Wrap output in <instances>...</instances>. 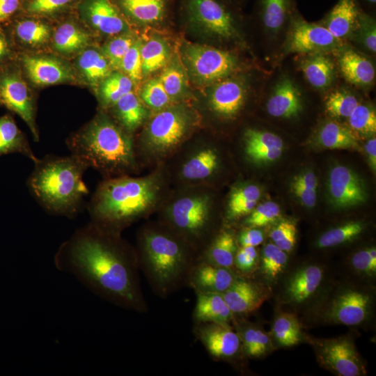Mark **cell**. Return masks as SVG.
Wrapping results in <instances>:
<instances>
[{
	"instance_id": "cell-1",
	"label": "cell",
	"mask_w": 376,
	"mask_h": 376,
	"mask_svg": "<svg viewBox=\"0 0 376 376\" xmlns=\"http://www.w3.org/2000/svg\"><path fill=\"white\" fill-rule=\"evenodd\" d=\"M120 235L91 222L59 246L54 265L104 301L146 313L148 307L141 287L136 250Z\"/></svg>"
},
{
	"instance_id": "cell-2",
	"label": "cell",
	"mask_w": 376,
	"mask_h": 376,
	"mask_svg": "<svg viewBox=\"0 0 376 376\" xmlns=\"http://www.w3.org/2000/svg\"><path fill=\"white\" fill-rule=\"evenodd\" d=\"M136 252L140 271L152 292L162 299L189 286L201 260L184 240L164 224L144 228Z\"/></svg>"
},
{
	"instance_id": "cell-3",
	"label": "cell",
	"mask_w": 376,
	"mask_h": 376,
	"mask_svg": "<svg viewBox=\"0 0 376 376\" xmlns=\"http://www.w3.org/2000/svg\"><path fill=\"white\" fill-rule=\"evenodd\" d=\"M34 164L27 185L35 199L48 212L75 216L88 194L83 180L88 165L73 155H48L38 159Z\"/></svg>"
},
{
	"instance_id": "cell-4",
	"label": "cell",
	"mask_w": 376,
	"mask_h": 376,
	"mask_svg": "<svg viewBox=\"0 0 376 376\" xmlns=\"http://www.w3.org/2000/svg\"><path fill=\"white\" fill-rule=\"evenodd\" d=\"M156 196L152 181L122 176L109 179L97 188L88 205L91 223L113 233L146 214Z\"/></svg>"
},
{
	"instance_id": "cell-5",
	"label": "cell",
	"mask_w": 376,
	"mask_h": 376,
	"mask_svg": "<svg viewBox=\"0 0 376 376\" xmlns=\"http://www.w3.org/2000/svg\"><path fill=\"white\" fill-rule=\"evenodd\" d=\"M71 155L104 174L132 168L134 158L131 138L104 113H98L67 140Z\"/></svg>"
},
{
	"instance_id": "cell-6",
	"label": "cell",
	"mask_w": 376,
	"mask_h": 376,
	"mask_svg": "<svg viewBox=\"0 0 376 376\" xmlns=\"http://www.w3.org/2000/svg\"><path fill=\"white\" fill-rule=\"evenodd\" d=\"M374 306L373 286L343 281L327 287L308 312L315 323L354 327L370 320Z\"/></svg>"
},
{
	"instance_id": "cell-7",
	"label": "cell",
	"mask_w": 376,
	"mask_h": 376,
	"mask_svg": "<svg viewBox=\"0 0 376 376\" xmlns=\"http://www.w3.org/2000/svg\"><path fill=\"white\" fill-rule=\"evenodd\" d=\"M184 240L201 257L214 235L209 198L185 196L170 207L164 224Z\"/></svg>"
},
{
	"instance_id": "cell-8",
	"label": "cell",
	"mask_w": 376,
	"mask_h": 376,
	"mask_svg": "<svg viewBox=\"0 0 376 376\" xmlns=\"http://www.w3.org/2000/svg\"><path fill=\"white\" fill-rule=\"evenodd\" d=\"M326 266L306 262L285 271L279 295V301L294 308L311 306L326 287Z\"/></svg>"
},
{
	"instance_id": "cell-9",
	"label": "cell",
	"mask_w": 376,
	"mask_h": 376,
	"mask_svg": "<svg viewBox=\"0 0 376 376\" xmlns=\"http://www.w3.org/2000/svg\"><path fill=\"white\" fill-rule=\"evenodd\" d=\"M313 347L319 365L338 376H363L367 373L365 362L350 334L330 338L305 336Z\"/></svg>"
},
{
	"instance_id": "cell-10",
	"label": "cell",
	"mask_w": 376,
	"mask_h": 376,
	"mask_svg": "<svg viewBox=\"0 0 376 376\" xmlns=\"http://www.w3.org/2000/svg\"><path fill=\"white\" fill-rule=\"evenodd\" d=\"M182 55L191 77L200 84L217 83L238 68L237 59L233 54L205 45L186 42L182 47Z\"/></svg>"
},
{
	"instance_id": "cell-11",
	"label": "cell",
	"mask_w": 376,
	"mask_h": 376,
	"mask_svg": "<svg viewBox=\"0 0 376 376\" xmlns=\"http://www.w3.org/2000/svg\"><path fill=\"white\" fill-rule=\"evenodd\" d=\"M0 105L19 116L29 127L33 140L39 141L34 97L25 81L17 57L0 65Z\"/></svg>"
},
{
	"instance_id": "cell-12",
	"label": "cell",
	"mask_w": 376,
	"mask_h": 376,
	"mask_svg": "<svg viewBox=\"0 0 376 376\" xmlns=\"http://www.w3.org/2000/svg\"><path fill=\"white\" fill-rule=\"evenodd\" d=\"M187 21L196 27L224 39L237 36L235 19L219 0H183Z\"/></svg>"
},
{
	"instance_id": "cell-13",
	"label": "cell",
	"mask_w": 376,
	"mask_h": 376,
	"mask_svg": "<svg viewBox=\"0 0 376 376\" xmlns=\"http://www.w3.org/2000/svg\"><path fill=\"white\" fill-rule=\"evenodd\" d=\"M17 61L33 84L46 86L75 80V72L63 60L49 55L17 53Z\"/></svg>"
},
{
	"instance_id": "cell-14",
	"label": "cell",
	"mask_w": 376,
	"mask_h": 376,
	"mask_svg": "<svg viewBox=\"0 0 376 376\" xmlns=\"http://www.w3.org/2000/svg\"><path fill=\"white\" fill-rule=\"evenodd\" d=\"M188 114L180 108H169L158 113L146 130V141L155 150L167 151L185 137L189 127Z\"/></svg>"
},
{
	"instance_id": "cell-15",
	"label": "cell",
	"mask_w": 376,
	"mask_h": 376,
	"mask_svg": "<svg viewBox=\"0 0 376 376\" xmlns=\"http://www.w3.org/2000/svg\"><path fill=\"white\" fill-rule=\"evenodd\" d=\"M76 13L91 30L109 36L127 33L128 22L111 0H79Z\"/></svg>"
},
{
	"instance_id": "cell-16",
	"label": "cell",
	"mask_w": 376,
	"mask_h": 376,
	"mask_svg": "<svg viewBox=\"0 0 376 376\" xmlns=\"http://www.w3.org/2000/svg\"><path fill=\"white\" fill-rule=\"evenodd\" d=\"M50 21L20 14L2 26L18 53L20 50L41 49L50 44L54 29Z\"/></svg>"
},
{
	"instance_id": "cell-17",
	"label": "cell",
	"mask_w": 376,
	"mask_h": 376,
	"mask_svg": "<svg viewBox=\"0 0 376 376\" xmlns=\"http://www.w3.org/2000/svg\"><path fill=\"white\" fill-rule=\"evenodd\" d=\"M193 329L196 338L215 360L233 361L243 352L240 336L230 324L194 323Z\"/></svg>"
},
{
	"instance_id": "cell-18",
	"label": "cell",
	"mask_w": 376,
	"mask_h": 376,
	"mask_svg": "<svg viewBox=\"0 0 376 376\" xmlns=\"http://www.w3.org/2000/svg\"><path fill=\"white\" fill-rule=\"evenodd\" d=\"M340 40L328 29L320 24L295 18L287 42V49L292 53L320 52L339 46Z\"/></svg>"
},
{
	"instance_id": "cell-19",
	"label": "cell",
	"mask_w": 376,
	"mask_h": 376,
	"mask_svg": "<svg viewBox=\"0 0 376 376\" xmlns=\"http://www.w3.org/2000/svg\"><path fill=\"white\" fill-rule=\"evenodd\" d=\"M328 190L330 201L336 208L357 205L366 199L362 180L353 170L344 165H336L330 171Z\"/></svg>"
},
{
	"instance_id": "cell-20",
	"label": "cell",
	"mask_w": 376,
	"mask_h": 376,
	"mask_svg": "<svg viewBox=\"0 0 376 376\" xmlns=\"http://www.w3.org/2000/svg\"><path fill=\"white\" fill-rule=\"evenodd\" d=\"M58 19L53 29L50 43L52 48L64 56L78 55L89 45L88 29L79 19L76 11Z\"/></svg>"
},
{
	"instance_id": "cell-21",
	"label": "cell",
	"mask_w": 376,
	"mask_h": 376,
	"mask_svg": "<svg viewBox=\"0 0 376 376\" xmlns=\"http://www.w3.org/2000/svg\"><path fill=\"white\" fill-rule=\"evenodd\" d=\"M267 289L260 283L237 276L223 296L234 317L255 311L267 299Z\"/></svg>"
},
{
	"instance_id": "cell-22",
	"label": "cell",
	"mask_w": 376,
	"mask_h": 376,
	"mask_svg": "<svg viewBox=\"0 0 376 376\" xmlns=\"http://www.w3.org/2000/svg\"><path fill=\"white\" fill-rule=\"evenodd\" d=\"M246 88L242 81L226 78L214 85L210 95L212 110L224 118H233L242 109L246 99Z\"/></svg>"
},
{
	"instance_id": "cell-23",
	"label": "cell",
	"mask_w": 376,
	"mask_h": 376,
	"mask_svg": "<svg viewBox=\"0 0 376 376\" xmlns=\"http://www.w3.org/2000/svg\"><path fill=\"white\" fill-rule=\"evenodd\" d=\"M126 19L141 25H155L169 15L171 0H111Z\"/></svg>"
},
{
	"instance_id": "cell-24",
	"label": "cell",
	"mask_w": 376,
	"mask_h": 376,
	"mask_svg": "<svg viewBox=\"0 0 376 376\" xmlns=\"http://www.w3.org/2000/svg\"><path fill=\"white\" fill-rule=\"evenodd\" d=\"M237 276L233 269L217 266L200 260L196 265L189 286L195 292L224 293Z\"/></svg>"
},
{
	"instance_id": "cell-25",
	"label": "cell",
	"mask_w": 376,
	"mask_h": 376,
	"mask_svg": "<svg viewBox=\"0 0 376 376\" xmlns=\"http://www.w3.org/2000/svg\"><path fill=\"white\" fill-rule=\"evenodd\" d=\"M244 143L246 155L257 163L276 160L281 157L283 148V142L279 136L253 129L245 132Z\"/></svg>"
},
{
	"instance_id": "cell-26",
	"label": "cell",
	"mask_w": 376,
	"mask_h": 376,
	"mask_svg": "<svg viewBox=\"0 0 376 376\" xmlns=\"http://www.w3.org/2000/svg\"><path fill=\"white\" fill-rule=\"evenodd\" d=\"M266 107L268 113L273 117L297 116L302 110L299 91L290 79L283 78L275 86Z\"/></svg>"
},
{
	"instance_id": "cell-27",
	"label": "cell",
	"mask_w": 376,
	"mask_h": 376,
	"mask_svg": "<svg viewBox=\"0 0 376 376\" xmlns=\"http://www.w3.org/2000/svg\"><path fill=\"white\" fill-rule=\"evenodd\" d=\"M193 312L194 323L215 322L230 324L234 315L222 293L197 292Z\"/></svg>"
},
{
	"instance_id": "cell-28",
	"label": "cell",
	"mask_w": 376,
	"mask_h": 376,
	"mask_svg": "<svg viewBox=\"0 0 376 376\" xmlns=\"http://www.w3.org/2000/svg\"><path fill=\"white\" fill-rule=\"evenodd\" d=\"M76 69L83 80L92 86H98L113 70L102 50L89 46L77 55Z\"/></svg>"
},
{
	"instance_id": "cell-29",
	"label": "cell",
	"mask_w": 376,
	"mask_h": 376,
	"mask_svg": "<svg viewBox=\"0 0 376 376\" xmlns=\"http://www.w3.org/2000/svg\"><path fill=\"white\" fill-rule=\"evenodd\" d=\"M235 329L237 332L244 354L250 358H261L273 348L270 334L255 324L233 318Z\"/></svg>"
},
{
	"instance_id": "cell-30",
	"label": "cell",
	"mask_w": 376,
	"mask_h": 376,
	"mask_svg": "<svg viewBox=\"0 0 376 376\" xmlns=\"http://www.w3.org/2000/svg\"><path fill=\"white\" fill-rule=\"evenodd\" d=\"M359 13L355 0H339L329 12L325 27L341 40L357 27Z\"/></svg>"
},
{
	"instance_id": "cell-31",
	"label": "cell",
	"mask_w": 376,
	"mask_h": 376,
	"mask_svg": "<svg viewBox=\"0 0 376 376\" xmlns=\"http://www.w3.org/2000/svg\"><path fill=\"white\" fill-rule=\"evenodd\" d=\"M338 65L342 75L350 83L368 86L375 79V70L373 63L354 50L343 51L338 58Z\"/></svg>"
},
{
	"instance_id": "cell-32",
	"label": "cell",
	"mask_w": 376,
	"mask_h": 376,
	"mask_svg": "<svg viewBox=\"0 0 376 376\" xmlns=\"http://www.w3.org/2000/svg\"><path fill=\"white\" fill-rule=\"evenodd\" d=\"M13 152L21 153L33 163L38 159L13 118L7 113L0 116V155Z\"/></svg>"
},
{
	"instance_id": "cell-33",
	"label": "cell",
	"mask_w": 376,
	"mask_h": 376,
	"mask_svg": "<svg viewBox=\"0 0 376 376\" xmlns=\"http://www.w3.org/2000/svg\"><path fill=\"white\" fill-rule=\"evenodd\" d=\"M270 336L279 347H291L305 340L306 335L295 313L281 311L274 317Z\"/></svg>"
},
{
	"instance_id": "cell-34",
	"label": "cell",
	"mask_w": 376,
	"mask_h": 376,
	"mask_svg": "<svg viewBox=\"0 0 376 376\" xmlns=\"http://www.w3.org/2000/svg\"><path fill=\"white\" fill-rule=\"evenodd\" d=\"M236 241L232 233L221 231L216 235L203 252L201 260L209 263L233 269L237 251Z\"/></svg>"
},
{
	"instance_id": "cell-35",
	"label": "cell",
	"mask_w": 376,
	"mask_h": 376,
	"mask_svg": "<svg viewBox=\"0 0 376 376\" xmlns=\"http://www.w3.org/2000/svg\"><path fill=\"white\" fill-rule=\"evenodd\" d=\"M79 0H24L23 15L58 19L76 11Z\"/></svg>"
},
{
	"instance_id": "cell-36",
	"label": "cell",
	"mask_w": 376,
	"mask_h": 376,
	"mask_svg": "<svg viewBox=\"0 0 376 376\" xmlns=\"http://www.w3.org/2000/svg\"><path fill=\"white\" fill-rule=\"evenodd\" d=\"M301 68L308 83L315 88H327L333 81L335 68L327 55L316 53L304 59Z\"/></svg>"
},
{
	"instance_id": "cell-37",
	"label": "cell",
	"mask_w": 376,
	"mask_h": 376,
	"mask_svg": "<svg viewBox=\"0 0 376 376\" xmlns=\"http://www.w3.org/2000/svg\"><path fill=\"white\" fill-rule=\"evenodd\" d=\"M142 75L146 77L168 64L170 58V48L162 38L154 37L148 40L141 47Z\"/></svg>"
},
{
	"instance_id": "cell-38",
	"label": "cell",
	"mask_w": 376,
	"mask_h": 376,
	"mask_svg": "<svg viewBox=\"0 0 376 376\" xmlns=\"http://www.w3.org/2000/svg\"><path fill=\"white\" fill-rule=\"evenodd\" d=\"M112 107L122 126L128 131L137 128L146 116L141 99L133 91L122 97Z\"/></svg>"
},
{
	"instance_id": "cell-39",
	"label": "cell",
	"mask_w": 376,
	"mask_h": 376,
	"mask_svg": "<svg viewBox=\"0 0 376 376\" xmlns=\"http://www.w3.org/2000/svg\"><path fill=\"white\" fill-rule=\"evenodd\" d=\"M134 83L122 72H112L97 86V93L103 107H112L122 97L133 91Z\"/></svg>"
},
{
	"instance_id": "cell-40",
	"label": "cell",
	"mask_w": 376,
	"mask_h": 376,
	"mask_svg": "<svg viewBox=\"0 0 376 376\" xmlns=\"http://www.w3.org/2000/svg\"><path fill=\"white\" fill-rule=\"evenodd\" d=\"M288 253L274 243L264 246L260 258V274L269 283L277 282L288 269Z\"/></svg>"
},
{
	"instance_id": "cell-41",
	"label": "cell",
	"mask_w": 376,
	"mask_h": 376,
	"mask_svg": "<svg viewBox=\"0 0 376 376\" xmlns=\"http://www.w3.org/2000/svg\"><path fill=\"white\" fill-rule=\"evenodd\" d=\"M320 143L329 149L358 148L359 144L354 133L349 128L338 123H326L318 134Z\"/></svg>"
},
{
	"instance_id": "cell-42",
	"label": "cell",
	"mask_w": 376,
	"mask_h": 376,
	"mask_svg": "<svg viewBox=\"0 0 376 376\" xmlns=\"http://www.w3.org/2000/svg\"><path fill=\"white\" fill-rule=\"evenodd\" d=\"M219 163L218 155L212 148H204L187 160L183 165L182 173L191 180L205 179L210 176Z\"/></svg>"
},
{
	"instance_id": "cell-43",
	"label": "cell",
	"mask_w": 376,
	"mask_h": 376,
	"mask_svg": "<svg viewBox=\"0 0 376 376\" xmlns=\"http://www.w3.org/2000/svg\"><path fill=\"white\" fill-rule=\"evenodd\" d=\"M366 226L361 221H350L324 232L317 241L320 249H328L345 244L359 237Z\"/></svg>"
},
{
	"instance_id": "cell-44",
	"label": "cell",
	"mask_w": 376,
	"mask_h": 376,
	"mask_svg": "<svg viewBox=\"0 0 376 376\" xmlns=\"http://www.w3.org/2000/svg\"><path fill=\"white\" fill-rule=\"evenodd\" d=\"M348 269L367 281L376 275V249L375 246L361 249L353 253L347 261Z\"/></svg>"
},
{
	"instance_id": "cell-45",
	"label": "cell",
	"mask_w": 376,
	"mask_h": 376,
	"mask_svg": "<svg viewBox=\"0 0 376 376\" xmlns=\"http://www.w3.org/2000/svg\"><path fill=\"white\" fill-rule=\"evenodd\" d=\"M290 0H261V17L265 28L271 31L279 30L284 24Z\"/></svg>"
},
{
	"instance_id": "cell-46",
	"label": "cell",
	"mask_w": 376,
	"mask_h": 376,
	"mask_svg": "<svg viewBox=\"0 0 376 376\" xmlns=\"http://www.w3.org/2000/svg\"><path fill=\"white\" fill-rule=\"evenodd\" d=\"M159 79L171 100L177 99L185 93L187 79L182 66L178 61L168 63Z\"/></svg>"
},
{
	"instance_id": "cell-47",
	"label": "cell",
	"mask_w": 376,
	"mask_h": 376,
	"mask_svg": "<svg viewBox=\"0 0 376 376\" xmlns=\"http://www.w3.org/2000/svg\"><path fill=\"white\" fill-rule=\"evenodd\" d=\"M347 118L352 132L364 136L375 134L376 113L372 107L359 103Z\"/></svg>"
},
{
	"instance_id": "cell-48",
	"label": "cell",
	"mask_w": 376,
	"mask_h": 376,
	"mask_svg": "<svg viewBox=\"0 0 376 376\" xmlns=\"http://www.w3.org/2000/svg\"><path fill=\"white\" fill-rule=\"evenodd\" d=\"M136 39L128 33L113 36L103 46L102 52L111 68L120 70L122 60Z\"/></svg>"
},
{
	"instance_id": "cell-49",
	"label": "cell",
	"mask_w": 376,
	"mask_h": 376,
	"mask_svg": "<svg viewBox=\"0 0 376 376\" xmlns=\"http://www.w3.org/2000/svg\"><path fill=\"white\" fill-rule=\"evenodd\" d=\"M359 104L357 98L345 91H336L327 98V111L335 118H348L354 109Z\"/></svg>"
},
{
	"instance_id": "cell-50",
	"label": "cell",
	"mask_w": 376,
	"mask_h": 376,
	"mask_svg": "<svg viewBox=\"0 0 376 376\" xmlns=\"http://www.w3.org/2000/svg\"><path fill=\"white\" fill-rule=\"evenodd\" d=\"M297 229L295 221L283 220L277 224L270 231L273 243L287 253H290L297 242Z\"/></svg>"
},
{
	"instance_id": "cell-51",
	"label": "cell",
	"mask_w": 376,
	"mask_h": 376,
	"mask_svg": "<svg viewBox=\"0 0 376 376\" xmlns=\"http://www.w3.org/2000/svg\"><path fill=\"white\" fill-rule=\"evenodd\" d=\"M140 99L150 107L156 109L166 107L172 100L159 78L151 79L143 86Z\"/></svg>"
},
{
	"instance_id": "cell-52",
	"label": "cell",
	"mask_w": 376,
	"mask_h": 376,
	"mask_svg": "<svg viewBox=\"0 0 376 376\" xmlns=\"http://www.w3.org/2000/svg\"><path fill=\"white\" fill-rule=\"evenodd\" d=\"M142 42L136 40L124 56L120 70L127 75L134 84H137L143 78L141 58Z\"/></svg>"
},
{
	"instance_id": "cell-53",
	"label": "cell",
	"mask_w": 376,
	"mask_h": 376,
	"mask_svg": "<svg viewBox=\"0 0 376 376\" xmlns=\"http://www.w3.org/2000/svg\"><path fill=\"white\" fill-rule=\"evenodd\" d=\"M280 214L281 209L277 203L266 201L255 207L244 224L249 227H263L276 221Z\"/></svg>"
},
{
	"instance_id": "cell-54",
	"label": "cell",
	"mask_w": 376,
	"mask_h": 376,
	"mask_svg": "<svg viewBox=\"0 0 376 376\" xmlns=\"http://www.w3.org/2000/svg\"><path fill=\"white\" fill-rule=\"evenodd\" d=\"M361 39L367 49L376 52V28L373 18L360 12L357 25Z\"/></svg>"
},
{
	"instance_id": "cell-55",
	"label": "cell",
	"mask_w": 376,
	"mask_h": 376,
	"mask_svg": "<svg viewBox=\"0 0 376 376\" xmlns=\"http://www.w3.org/2000/svg\"><path fill=\"white\" fill-rule=\"evenodd\" d=\"M258 254L255 246H242L237 249L234 260V267L242 272L253 270L258 262Z\"/></svg>"
},
{
	"instance_id": "cell-56",
	"label": "cell",
	"mask_w": 376,
	"mask_h": 376,
	"mask_svg": "<svg viewBox=\"0 0 376 376\" xmlns=\"http://www.w3.org/2000/svg\"><path fill=\"white\" fill-rule=\"evenodd\" d=\"M261 192L258 187L246 185L235 189L230 196L228 207L251 201H258Z\"/></svg>"
},
{
	"instance_id": "cell-57",
	"label": "cell",
	"mask_w": 376,
	"mask_h": 376,
	"mask_svg": "<svg viewBox=\"0 0 376 376\" xmlns=\"http://www.w3.org/2000/svg\"><path fill=\"white\" fill-rule=\"evenodd\" d=\"M24 0H0V26L22 13Z\"/></svg>"
},
{
	"instance_id": "cell-58",
	"label": "cell",
	"mask_w": 376,
	"mask_h": 376,
	"mask_svg": "<svg viewBox=\"0 0 376 376\" xmlns=\"http://www.w3.org/2000/svg\"><path fill=\"white\" fill-rule=\"evenodd\" d=\"M264 233L258 228L249 227L242 230L238 237V241L242 246H257L264 241Z\"/></svg>"
},
{
	"instance_id": "cell-59",
	"label": "cell",
	"mask_w": 376,
	"mask_h": 376,
	"mask_svg": "<svg viewBox=\"0 0 376 376\" xmlns=\"http://www.w3.org/2000/svg\"><path fill=\"white\" fill-rule=\"evenodd\" d=\"M291 188L301 203L307 207H313L317 201L316 191L292 182Z\"/></svg>"
},
{
	"instance_id": "cell-60",
	"label": "cell",
	"mask_w": 376,
	"mask_h": 376,
	"mask_svg": "<svg viewBox=\"0 0 376 376\" xmlns=\"http://www.w3.org/2000/svg\"><path fill=\"white\" fill-rule=\"evenodd\" d=\"M17 54L5 30L0 26V65L15 59Z\"/></svg>"
},
{
	"instance_id": "cell-61",
	"label": "cell",
	"mask_w": 376,
	"mask_h": 376,
	"mask_svg": "<svg viewBox=\"0 0 376 376\" xmlns=\"http://www.w3.org/2000/svg\"><path fill=\"white\" fill-rule=\"evenodd\" d=\"M292 182L315 191L318 185L317 177L311 171H306L297 175Z\"/></svg>"
},
{
	"instance_id": "cell-62",
	"label": "cell",
	"mask_w": 376,
	"mask_h": 376,
	"mask_svg": "<svg viewBox=\"0 0 376 376\" xmlns=\"http://www.w3.org/2000/svg\"><path fill=\"white\" fill-rule=\"evenodd\" d=\"M365 150L368 155L369 163L373 171H375L376 168V139L373 137L369 139L366 145Z\"/></svg>"
},
{
	"instance_id": "cell-63",
	"label": "cell",
	"mask_w": 376,
	"mask_h": 376,
	"mask_svg": "<svg viewBox=\"0 0 376 376\" xmlns=\"http://www.w3.org/2000/svg\"><path fill=\"white\" fill-rule=\"evenodd\" d=\"M366 1L370 3V4H374V3H375L376 0H366Z\"/></svg>"
}]
</instances>
